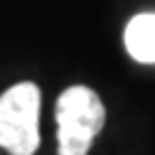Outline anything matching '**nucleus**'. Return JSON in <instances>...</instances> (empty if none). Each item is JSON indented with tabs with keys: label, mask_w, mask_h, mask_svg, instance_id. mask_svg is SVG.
Here are the masks:
<instances>
[{
	"label": "nucleus",
	"mask_w": 155,
	"mask_h": 155,
	"mask_svg": "<svg viewBox=\"0 0 155 155\" xmlns=\"http://www.w3.org/2000/svg\"><path fill=\"white\" fill-rule=\"evenodd\" d=\"M106 108L89 86H69L57 101V138L59 155H86L101 133Z\"/></svg>",
	"instance_id": "1"
},
{
	"label": "nucleus",
	"mask_w": 155,
	"mask_h": 155,
	"mask_svg": "<svg viewBox=\"0 0 155 155\" xmlns=\"http://www.w3.org/2000/svg\"><path fill=\"white\" fill-rule=\"evenodd\" d=\"M40 89L32 81L0 96V148L10 155H35L40 148Z\"/></svg>",
	"instance_id": "2"
},
{
	"label": "nucleus",
	"mask_w": 155,
	"mask_h": 155,
	"mask_svg": "<svg viewBox=\"0 0 155 155\" xmlns=\"http://www.w3.org/2000/svg\"><path fill=\"white\" fill-rule=\"evenodd\" d=\"M126 49L135 62L155 64V12H140L126 25Z\"/></svg>",
	"instance_id": "3"
}]
</instances>
